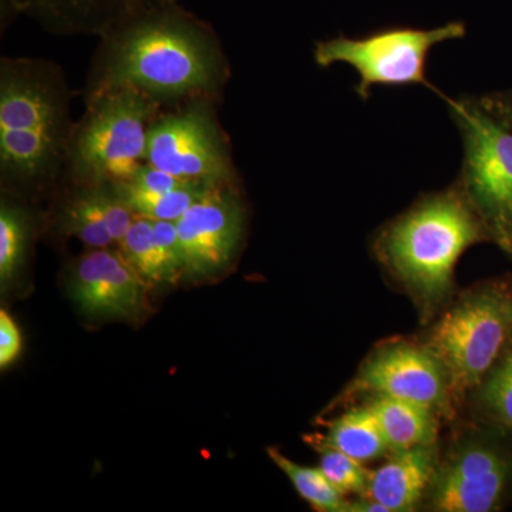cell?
Returning a JSON list of instances; mask_svg holds the SVG:
<instances>
[{
	"mask_svg": "<svg viewBox=\"0 0 512 512\" xmlns=\"http://www.w3.org/2000/svg\"><path fill=\"white\" fill-rule=\"evenodd\" d=\"M89 100L117 89L153 99L211 92L222 82V56L210 29L171 5L128 20L104 35Z\"/></svg>",
	"mask_w": 512,
	"mask_h": 512,
	"instance_id": "6da1fadb",
	"label": "cell"
},
{
	"mask_svg": "<svg viewBox=\"0 0 512 512\" xmlns=\"http://www.w3.org/2000/svg\"><path fill=\"white\" fill-rule=\"evenodd\" d=\"M483 238V221L457 185L392 222L377 239V252L400 281L433 301L453 285L460 256Z\"/></svg>",
	"mask_w": 512,
	"mask_h": 512,
	"instance_id": "7a4b0ae2",
	"label": "cell"
},
{
	"mask_svg": "<svg viewBox=\"0 0 512 512\" xmlns=\"http://www.w3.org/2000/svg\"><path fill=\"white\" fill-rule=\"evenodd\" d=\"M63 86L32 62H3L0 79V165L2 174L30 183L55 173L67 160Z\"/></svg>",
	"mask_w": 512,
	"mask_h": 512,
	"instance_id": "3957f363",
	"label": "cell"
},
{
	"mask_svg": "<svg viewBox=\"0 0 512 512\" xmlns=\"http://www.w3.org/2000/svg\"><path fill=\"white\" fill-rule=\"evenodd\" d=\"M156 99L140 90L117 89L90 100L70 140L69 161L80 184L120 183L146 164L148 130Z\"/></svg>",
	"mask_w": 512,
	"mask_h": 512,
	"instance_id": "277c9868",
	"label": "cell"
},
{
	"mask_svg": "<svg viewBox=\"0 0 512 512\" xmlns=\"http://www.w3.org/2000/svg\"><path fill=\"white\" fill-rule=\"evenodd\" d=\"M446 100L463 137L458 187L484 227L504 248L512 249V130L480 100Z\"/></svg>",
	"mask_w": 512,
	"mask_h": 512,
	"instance_id": "5b68a950",
	"label": "cell"
},
{
	"mask_svg": "<svg viewBox=\"0 0 512 512\" xmlns=\"http://www.w3.org/2000/svg\"><path fill=\"white\" fill-rule=\"evenodd\" d=\"M512 338V292L491 286L446 312L427 349L440 360L457 399L481 383Z\"/></svg>",
	"mask_w": 512,
	"mask_h": 512,
	"instance_id": "8992f818",
	"label": "cell"
},
{
	"mask_svg": "<svg viewBox=\"0 0 512 512\" xmlns=\"http://www.w3.org/2000/svg\"><path fill=\"white\" fill-rule=\"evenodd\" d=\"M466 36L463 23H448L431 30L393 28L373 35L349 39L335 37L316 45L315 60L319 66L346 63L359 74L356 93L369 99L373 87L421 86L430 87L427 79V59L431 49L447 40Z\"/></svg>",
	"mask_w": 512,
	"mask_h": 512,
	"instance_id": "52a82bcc",
	"label": "cell"
},
{
	"mask_svg": "<svg viewBox=\"0 0 512 512\" xmlns=\"http://www.w3.org/2000/svg\"><path fill=\"white\" fill-rule=\"evenodd\" d=\"M146 163L207 187L232 184L234 178L225 141L210 109L200 103L151 124Z\"/></svg>",
	"mask_w": 512,
	"mask_h": 512,
	"instance_id": "ba28073f",
	"label": "cell"
},
{
	"mask_svg": "<svg viewBox=\"0 0 512 512\" xmlns=\"http://www.w3.org/2000/svg\"><path fill=\"white\" fill-rule=\"evenodd\" d=\"M245 211L232 184L211 188L175 221L184 278L207 279L224 271L241 244Z\"/></svg>",
	"mask_w": 512,
	"mask_h": 512,
	"instance_id": "9c48e42d",
	"label": "cell"
},
{
	"mask_svg": "<svg viewBox=\"0 0 512 512\" xmlns=\"http://www.w3.org/2000/svg\"><path fill=\"white\" fill-rule=\"evenodd\" d=\"M352 392L396 397L447 413L450 387L444 367L430 349L400 343L387 346L367 360Z\"/></svg>",
	"mask_w": 512,
	"mask_h": 512,
	"instance_id": "30bf717a",
	"label": "cell"
},
{
	"mask_svg": "<svg viewBox=\"0 0 512 512\" xmlns=\"http://www.w3.org/2000/svg\"><path fill=\"white\" fill-rule=\"evenodd\" d=\"M148 285L120 251L109 248L80 256L67 276L70 298L90 318L136 319L144 312Z\"/></svg>",
	"mask_w": 512,
	"mask_h": 512,
	"instance_id": "8fae6325",
	"label": "cell"
},
{
	"mask_svg": "<svg viewBox=\"0 0 512 512\" xmlns=\"http://www.w3.org/2000/svg\"><path fill=\"white\" fill-rule=\"evenodd\" d=\"M510 466L494 448L473 444L458 451L433 480V507L441 512H490L501 503Z\"/></svg>",
	"mask_w": 512,
	"mask_h": 512,
	"instance_id": "7c38bea8",
	"label": "cell"
},
{
	"mask_svg": "<svg viewBox=\"0 0 512 512\" xmlns=\"http://www.w3.org/2000/svg\"><path fill=\"white\" fill-rule=\"evenodd\" d=\"M180 0H2L3 12L35 19L50 32L107 35L128 20Z\"/></svg>",
	"mask_w": 512,
	"mask_h": 512,
	"instance_id": "4fadbf2b",
	"label": "cell"
},
{
	"mask_svg": "<svg viewBox=\"0 0 512 512\" xmlns=\"http://www.w3.org/2000/svg\"><path fill=\"white\" fill-rule=\"evenodd\" d=\"M436 474L434 444L394 451L382 467L372 471L365 497L383 504L389 512L413 510Z\"/></svg>",
	"mask_w": 512,
	"mask_h": 512,
	"instance_id": "5bb4252c",
	"label": "cell"
},
{
	"mask_svg": "<svg viewBox=\"0 0 512 512\" xmlns=\"http://www.w3.org/2000/svg\"><path fill=\"white\" fill-rule=\"evenodd\" d=\"M367 406L379 421L390 451L436 443L437 421L433 410L389 396H375Z\"/></svg>",
	"mask_w": 512,
	"mask_h": 512,
	"instance_id": "9a60e30c",
	"label": "cell"
},
{
	"mask_svg": "<svg viewBox=\"0 0 512 512\" xmlns=\"http://www.w3.org/2000/svg\"><path fill=\"white\" fill-rule=\"evenodd\" d=\"M320 446L335 448L362 464L390 451L379 421L369 406L359 407L333 421Z\"/></svg>",
	"mask_w": 512,
	"mask_h": 512,
	"instance_id": "2e32d148",
	"label": "cell"
},
{
	"mask_svg": "<svg viewBox=\"0 0 512 512\" xmlns=\"http://www.w3.org/2000/svg\"><path fill=\"white\" fill-rule=\"evenodd\" d=\"M60 214L64 234L76 237L90 248H109L116 244L101 208L99 184H80Z\"/></svg>",
	"mask_w": 512,
	"mask_h": 512,
	"instance_id": "e0dca14e",
	"label": "cell"
},
{
	"mask_svg": "<svg viewBox=\"0 0 512 512\" xmlns=\"http://www.w3.org/2000/svg\"><path fill=\"white\" fill-rule=\"evenodd\" d=\"M120 197L136 217L153 221H178L191 205L204 197L211 188L205 185H191L171 191L147 190L120 181L113 183Z\"/></svg>",
	"mask_w": 512,
	"mask_h": 512,
	"instance_id": "ac0fdd59",
	"label": "cell"
},
{
	"mask_svg": "<svg viewBox=\"0 0 512 512\" xmlns=\"http://www.w3.org/2000/svg\"><path fill=\"white\" fill-rule=\"evenodd\" d=\"M276 466L284 471L293 487L303 500L308 501L315 510L323 512H343L348 510L345 495L330 483L320 468L299 466L291 458L284 456L276 448L266 450Z\"/></svg>",
	"mask_w": 512,
	"mask_h": 512,
	"instance_id": "d6986e66",
	"label": "cell"
},
{
	"mask_svg": "<svg viewBox=\"0 0 512 512\" xmlns=\"http://www.w3.org/2000/svg\"><path fill=\"white\" fill-rule=\"evenodd\" d=\"M28 242V215L18 205L3 200L0 208V282L3 289L19 274Z\"/></svg>",
	"mask_w": 512,
	"mask_h": 512,
	"instance_id": "ffe728a7",
	"label": "cell"
},
{
	"mask_svg": "<svg viewBox=\"0 0 512 512\" xmlns=\"http://www.w3.org/2000/svg\"><path fill=\"white\" fill-rule=\"evenodd\" d=\"M119 251L148 284L167 282L163 259L154 235L153 221L136 217L121 239Z\"/></svg>",
	"mask_w": 512,
	"mask_h": 512,
	"instance_id": "44dd1931",
	"label": "cell"
},
{
	"mask_svg": "<svg viewBox=\"0 0 512 512\" xmlns=\"http://www.w3.org/2000/svg\"><path fill=\"white\" fill-rule=\"evenodd\" d=\"M318 450L320 451V470L340 493L343 495L367 494L372 473L367 471L360 461L346 456L335 448L319 446Z\"/></svg>",
	"mask_w": 512,
	"mask_h": 512,
	"instance_id": "7402d4cb",
	"label": "cell"
},
{
	"mask_svg": "<svg viewBox=\"0 0 512 512\" xmlns=\"http://www.w3.org/2000/svg\"><path fill=\"white\" fill-rule=\"evenodd\" d=\"M483 397L488 409L512 430V349L488 377Z\"/></svg>",
	"mask_w": 512,
	"mask_h": 512,
	"instance_id": "603a6c76",
	"label": "cell"
},
{
	"mask_svg": "<svg viewBox=\"0 0 512 512\" xmlns=\"http://www.w3.org/2000/svg\"><path fill=\"white\" fill-rule=\"evenodd\" d=\"M153 227L161 259H163L165 278L167 282L173 284L178 279L184 278V259L177 225L175 221H153Z\"/></svg>",
	"mask_w": 512,
	"mask_h": 512,
	"instance_id": "cb8c5ba5",
	"label": "cell"
},
{
	"mask_svg": "<svg viewBox=\"0 0 512 512\" xmlns=\"http://www.w3.org/2000/svg\"><path fill=\"white\" fill-rule=\"evenodd\" d=\"M22 350V335L8 312H0V367L12 365Z\"/></svg>",
	"mask_w": 512,
	"mask_h": 512,
	"instance_id": "d4e9b609",
	"label": "cell"
},
{
	"mask_svg": "<svg viewBox=\"0 0 512 512\" xmlns=\"http://www.w3.org/2000/svg\"><path fill=\"white\" fill-rule=\"evenodd\" d=\"M480 101L485 109L491 111L501 123L512 130V96L485 97Z\"/></svg>",
	"mask_w": 512,
	"mask_h": 512,
	"instance_id": "484cf974",
	"label": "cell"
}]
</instances>
